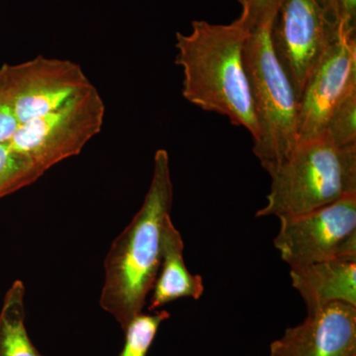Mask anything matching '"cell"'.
<instances>
[{
  "label": "cell",
  "instance_id": "18",
  "mask_svg": "<svg viewBox=\"0 0 356 356\" xmlns=\"http://www.w3.org/2000/svg\"><path fill=\"white\" fill-rule=\"evenodd\" d=\"M320 2L337 27L356 33V0H320Z\"/></svg>",
  "mask_w": 356,
  "mask_h": 356
},
{
  "label": "cell",
  "instance_id": "20",
  "mask_svg": "<svg viewBox=\"0 0 356 356\" xmlns=\"http://www.w3.org/2000/svg\"><path fill=\"white\" fill-rule=\"evenodd\" d=\"M355 356H356V355H355Z\"/></svg>",
  "mask_w": 356,
  "mask_h": 356
},
{
  "label": "cell",
  "instance_id": "19",
  "mask_svg": "<svg viewBox=\"0 0 356 356\" xmlns=\"http://www.w3.org/2000/svg\"><path fill=\"white\" fill-rule=\"evenodd\" d=\"M19 126V121L0 86V144L10 142Z\"/></svg>",
  "mask_w": 356,
  "mask_h": 356
},
{
  "label": "cell",
  "instance_id": "8",
  "mask_svg": "<svg viewBox=\"0 0 356 356\" xmlns=\"http://www.w3.org/2000/svg\"><path fill=\"white\" fill-rule=\"evenodd\" d=\"M91 86L81 65L64 58L40 55L0 69V86L20 125L60 108Z\"/></svg>",
  "mask_w": 356,
  "mask_h": 356
},
{
  "label": "cell",
  "instance_id": "16",
  "mask_svg": "<svg viewBox=\"0 0 356 356\" xmlns=\"http://www.w3.org/2000/svg\"><path fill=\"white\" fill-rule=\"evenodd\" d=\"M325 138L339 147L356 145V88L350 90L332 112Z\"/></svg>",
  "mask_w": 356,
  "mask_h": 356
},
{
  "label": "cell",
  "instance_id": "2",
  "mask_svg": "<svg viewBox=\"0 0 356 356\" xmlns=\"http://www.w3.org/2000/svg\"><path fill=\"white\" fill-rule=\"evenodd\" d=\"M177 33L175 64L184 70L182 95L205 111L226 116L233 125L259 135L243 50L250 36L238 19L229 24L192 22Z\"/></svg>",
  "mask_w": 356,
  "mask_h": 356
},
{
  "label": "cell",
  "instance_id": "11",
  "mask_svg": "<svg viewBox=\"0 0 356 356\" xmlns=\"http://www.w3.org/2000/svg\"><path fill=\"white\" fill-rule=\"evenodd\" d=\"M292 286L312 313L327 304L356 306V259H334L290 268Z\"/></svg>",
  "mask_w": 356,
  "mask_h": 356
},
{
  "label": "cell",
  "instance_id": "7",
  "mask_svg": "<svg viewBox=\"0 0 356 356\" xmlns=\"http://www.w3.org/2000/svg\"><path fill=\"white\" fill-rule=\"evenodd\" d=\"M320 0H282L274 15L270 40L297 97L339 35Z\"/></svg>",
  "mask_w": 356,
  "mask_h": 356
},
{
  "label": "cell",
  "instance_id": "10",
  "mask_svg": "<svg viewBox=\"0 0 356 356\" xmlns=\"http://www.w3.org/2000/svg\"><path fill=\"white\" fill-rule=\"evenodd\" d=\"M356 355V306L334 302L288 327L270 344V356Z\"/></svg>",
  "mask_w": 356,
  "mask_h": 356
},
{
  "label": "cell",
  "instance_id": "13",
  "mask_svg": "<svg viewBox=\"0 0 356 356\" xmlns=\"http://www.w3.org/2000/svg\"><path fill=\"white\" fill-rule=\"evenodd\" d=\"M24 299V284L22 281H14L0 311V356H44L26 330Z\"/></svg>",
  "mask_w": 356,
  "mask_h": 356
},
{
  "label": "cell",
  "instance_id": "15",
  "mask_svg": "<svg viewBox=\"0 0 356 356\" xmlns=\"http://www.w3.org/2000/svg\"><path fill=\"white\" fill-rule=\"evenodd\" d=\"M170 317L168 312L161 310L153 314L142 313L133 318L124 330L125 343L119 356H147L159 327Z\"/></svg>",
  "mask_w": 356,
  "mask_h": 356
},
{
  "label": "cell",
  "instance_id": "17",
  "mask_svg": "<svg viewBox=\"0 0 356 356\" xmlns=\"http://www.w3.org/2000/svg\"><path fill=\"white\" fill-rule=\"evenodd\" d=\"M242 13L236 19L248 31L252 32L267 23L273 22L282 0H238Z\"/></svg>",
  "mask_w": 356,
  "mask_h": 356
},
{
  "label": "cell",
  "instance_id": "1",
  "mask_svg": "<svg viewBox=\"0 0 356 356\" xmlns=\"http://www.w3.org/2000/svg\"><path fill=\"white\" fill-rule=\"evenodd\" d=\"M173 184L165 149L154 154L151 184L142 207L115 238L104 259L100 306L125 330L143 313L163 257V232L170 218Z\"/></svg>",
  "mask_w": 356,
  "mask_h": 356
},
{
  "label": "cell",
  "instance_id": "4",
  "mask_svg": "<svg viewBox=\"0 0 356 356\" xmlns=\"http://www.w3.org/2000/svg\"><path fill=\"white\" fill-rule=\"evenodd\" d=\"M271 23L250 33L243 50L259 135L254 154L273 175L298 145L299 102L270 40Z\"/></svg>",
  "mask_w": 356,
  "mask_h": 356
},
{
  "label": "cell",
  "instance_id": "6",
  "mask_svg": "<svg viewBox=\"0 0 356 356\" xmlns=\"http://www.w3.org/2000/svg\"><path fill=\"white\" fill-rule=\"evenodd\" d=\"M280 220L274 247L290 268L334 259H356V196L303 216Z\"/></svg>",
  "mask_w": 356,
  "mask_h": 356
},
{
  "label": "cell",
  "instance_id": "14",
  "mask_svg": "<svg viewBox=\"0 0 356 356\" xmlns=\"http://www.w3.org/2000/svg\"><path fill=\"white\" fill-rule=\"evenodd\" d=\"M46 172L9 143L0 144V199L34 184Z\"/></svg>",
  "mask_w": 356,
  "mask_h": 356
},
{
  "label": "cell",
  "instance_id": "3",
  "mask_svg": "<svg viewBox=\"0 0 356 356\" xmlns=\"http://www.w3.org/2000/svg\"><path fill=\"white\" fill-rule=\"evenodd\" d=\"M270 177L266 205L257 217L303 216L356 196V145L339 147L325 138L302 143Z\"/></svg>",
  "mask_w": 356,
  "mask_h": 356
},
{
  "label": "cell",
  "instance_id": "9",
  "mask_svg": "<svg viewBox=\"0 0 356 356\" xmlns=\"http://www.w3.org/2000/svg\"><path fill=\"white\" fill-rule=\"evenodd\" d=\"M356 88L355 33L341 27L299 97L298 145L325 138L334 110Z\"/></svg>",
  "mask_w": 356,
  "mask_h": 356
},
{
  "label": "cell",
  "instance_id": "12",
  "mask_svg": "<svg viewBox=\"0 0 356 356\" xmlns=\"http://www.w3.org/2000/svg\"><path fill=\"white\" fill-rule=\"evenodd\" d=\"M184 243L172 218H168L163 232V257L154 282L149 310L156 311L180 298L198 300L204 293L203 280L189 273L185 266Z\"/></svg>",
  "mask_w": 356,
  "mask_h": 356
},
{
  "label": "cell",
  "instance_id": "5",
  "mask_svg": "<svg viewBox=\"0 0 356 356\" xmlns=\"http://www.w3.org/2000/svg\"><path fill=\"white\" fill-rule=\"evenodd\" d=\"M105 111L104 100L92 84L60 108L21 124L9 145L47 172L81 154L102 132Z\"/></svg>",
  "mask_w": 356,
  "mask_h": 356
}]
</instances>
